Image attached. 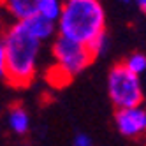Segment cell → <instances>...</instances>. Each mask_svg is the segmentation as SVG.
I'll return each instance as SVG.
<instances>
[{
    "instance_id": "6da1fadb",
    "label": "cell",
    "mask_w": 146,
    "mask_h": 146,
    "mask_svg": "<svg viewBox=\"0 0 146 146\" xmlns=\"http://www.w3.org/2000/svg\"><path fill=\"white\" fill-rule=\"evenodd\" d=\"M2 40L5 46L4 79L16 88L30 85L37 76L42 42L30 35L19 21L7 27L2 34Z\"/></svg>"
},
{
    "instance_id": "7a4b0ae2",
    "label": "cell",
    "mask_w": 146,
    "mask_h": 146,
    "mask_svg": "<svg viewBox=\"0 0 146 146\" xmlns=\"http://www.w3.org/2000/svg\"><path fill=\"white\" fill-rule=\"evenodd\" d=\"M56 32L76 42L88 44L106 32V9L100 0H64Z\"/></svg>"
},
{
    "instance_id": "3957f363",
    "label": "cell",
    "mask_w": 146,
    "mask_h": 146,
    "mask_svg": "<svg viewBox=\"0 0 146 146\" xmlns=\"http://www.w3.org/2000/svg\"><path fill=\"white\" fill-rule=\"evenodd\" d=\"M51 58L53 65L48 70V79L58 88L67 85L72 78L79 76L93 60L86 44L76 42L58 34L53 37Z\"/></svg>"
},
{
    "instance_id": "277c9868",
    "label": "cell",
    "mask_w": 146,
    "mask_h": 146,
    "mask_svg": "<svg viewBox=\"0 0 146 146\" xmlns=\"http://www.w3.org/2000/svg\"><path fill=\"white\" fill-rule=\"evenodd\" d=\"M106 86H108L109 100L116 109L137 106V104H143L144 100V88H143L141 76L129 70L123 62L111 67Z\"/></svg>"
},
{
    "instance_id": "5b68a950",
    "label": "cell",
    "mask_w": 146,
    "mask_h": 146,
    "mask_svg": "<svg viewBox=\"0 0 146 146\" xmlns=\"http://www.w3.org/2000/svg\"><path fill=\"white\" fill-rule=\"evenodd\" d=\"M114 125L116 130L127 139H139L146 135V106L120 108L114 113Z\"/></svg>"
},
{
    "instance_id": "8992f818",
    "label": "cell",
    "mask_w": 146,
    "mask_h": 146,
    "mask_svg": "<svg viewBox=\"0 0 146 146\" xmlns=\"http://www.w3.org/2000/svg\"><path fill=\"white\" fill-rule=\"evenodd\" d=\"M19 23L25 27V30L30 35L35 37L37 40H40L42 44L48 42V40H53V37L58 34L56 32V21H53L49 18H44L39 13L28 16L27 19H21Z\"/></svg>"
},
{
    "instance_id": "52a82bcc",
    "label": "cell",
    "mask_w": 146,
    "mask_h": 146,
    "mask_svg": "<svg viewBox=\"0 0 146 146\" xmlns=\"http://www.w3.org/2000/svg\"><path fill=\"white\" fill-rule=\"evenodd\" d=\"M37 4L39 0H0V5L5 9L14 21H21V19H27L28 16L35 14Z\"/></svg>"
},
{
    "instance_id": "ba28073f",
    "label": "cell",
    "mask_w": 146,
    "mask_h": 146,
    "mask_svg": "<svg viewBox=\"0 0 146 146\" xmlns=\"http://www.w3.org/2000/svg\"><path fill=\"white\" fill-rule=\"evenodd\" d=\"M30 125H32V120H30V114L23 106H13L7 111V127L13 134L16 135H25L30 132Z\"/></svg>"
},
{
    "instance_id": "9c48e42d",
    "label": "cell",
    "mask_w": 146,
    "mask_h": 146,
    "mask_svg": "<svg viewBox=\"0 0 146 146\" xmlns=\"http://www.w3.org/2000/svg\"><path fill=\"white\" fill-rule=\"evenodd\" d=\"M62 5H64V0H39L37 13L42 14L44 18H49L53 21H56L60 13H62Z\"/></svg>"
},
{
    "instance_id": "30bf717a",
    "label": "cell",
    "mask_w": 146,
    "mask_h": 146,
    "mask_svg": "<svg viewBox=\"0 0 146 146\" xmlns=\"http://www.w3.org/2000/svg\"><path fill=\"white\" fill-rule=\"evenodd\" d=\"M125 67L129 70H132L134 74L137 76H143L146 74V55L141 53V51H135V53H130L127 58L123 60Z\"/></svg>"
},
{
    "instance_id": "8fae6325",
    "label": "cell",
    "mask_w": 146,
    "mask_h": 146,
    "mask_svg": "<svg viewBox=\"0 0 146 146\" xmlns=\"http://www.w3.org/2000/svg\"><path fill=\"white\" fill-rule=\"evenodd\" d=\"M86 46H88V49H90V53H92L93 58H99V56H102V55H106L108 49H109V37H108V32L99 34L95 39H92Z\"/></svg>"
},
{
    "instance_id": "7c38bea8",
    "label": "cell",
    "mask_w": 146,
    "mask_h": 146,
    "mask_svg": "<svg viewBox=\"0 0 146 146\" xmlns=\"http://www.w3.org/2000/svg\"><path fill=\"white\" fill-rule=\"evenodd\" d=\"M72 146H93V139L90 137L88 134H76L74 139H72Z\"/></svg>"
},
{
    "instance_id": "4fadbf2b",
    "label": "cell",
    "mask_w": 146,
    "mask_h": 146,
    "mask_svg": "<svg viewBox=\"0 0 146 146\" xmlns=\"http://www.w3.org/2000/svg\"><path fill=\"white\" fill-rule=\"evenodd\" d=\"M4 74H5V46L2 35H0V79H4Z\"/></svg>"
},
{
    "instance_id": "5bb4252c",
    "label": "cell",
    "mask_w": 146,
    "mask_h": 146,
    "mask_svg": "<svg viewBox=\"0 0 146 146\" xmlns=\"http://www.w3.org/2000/svg\"><path fill=\"white\" fill-rule=\"evenodd\" d=\"M132 2H134L135 5H137V7L141 9V11H143V9H144V5H146V0H132Z\"/></svg>"
},
{
    "instance_id": "9a60e30c",
    "label": "cell",
    "mask_w": 146,
    "mask_h": 146,
    "mask_svg": "<svg viewBox=\"0 0 146 146\" xmlns=\"http://www.w3.org/2000/svg\"><path fill=\"white\" fill-rule=\"evenodd\" d=\"M120 2H123V4H130L132 0H120Z\"/></svg>"
},
{
    "instance_id": "2e32d148",
    "label": "cell",
    "mask_w": 146,
    "mask_h": 146,
    "mask_svg": "<svg viewBox=\"0 0 146 146\" xmlns=\"http://www.w3.org/2000/svg\"><path fill=\"white\" fill-rule=\"evenodd\" d=\"M143 13H146V5H144V9H143Z\"/></svg>"
}]
</instances>
